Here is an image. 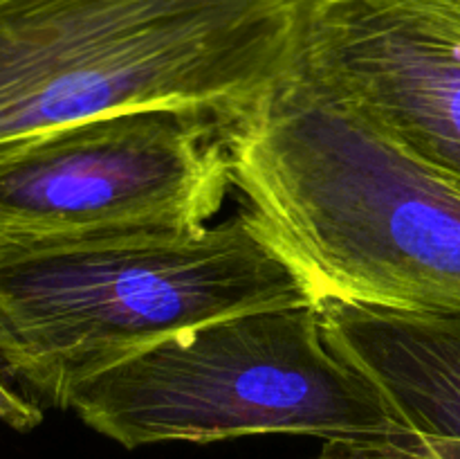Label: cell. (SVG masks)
Listing matches in <instances>:
<instances>
[{
  "label": "cell",
  "mask_w": 460,
  "mask_h": 459,
  "mask_svg": "<svg viewBox=\"0 0 460 459\" xmlns=\"http://www.w3.org/2000/svg\"><path fill=\"white\" fill-rule=\"evenodd\" d=\"M326 342L380 390L400 435L385 459H460V313L322 300Z\"/></svg>",
  "instance_id": "7"
},
{
  "label": "cell",
  "mask_w": 460,
  "mask_h": 459,
  "mask_svg": "<svg viewBox=\"0 0 460 459\" xmlns=\"http://www.w3.org/2000/svg\"><path fill=\"white\" fill-rule=\"evenodd\" d=\"M308 0H0V147L135 111L227 126L299 63Z\"/></svg>",
  "instance_id": "3"
},
{
  "label": "cell",
  "mask_w": 460,
  "mask_h": 459,
  "mask_svg": "<svg viewBox=\"0 0 460 459\" xmlns=\"http://www.w3.org/2000/svg\"><path fill=\"white\" fill-rule=\"evenodd\" d=\"M299 68L460 192V0H308Z\"/></svg>",
  "instance_id": "6"
},
{
  "label": "cell",
  "mask_w": 460,
  "mask_h": 459,
  "mask_svg": "<svg viewBox=\"0 0 460 459\" xmlns=\"http://www.w3.org/2000/svg\"><path fill=\"white\" fill-rule=\"evenodd\" d=\"M81 421L124 448L301 435L313 459H385L398 418L326 342L317 304L247 310L184 331L76 394Z\"/></svg>",
  "instance_id": "4"
},
{
  "label": "cell",
  "mask_w": 460,
  "mask_h": 459,
  "mask_svg": "<svg viewBox=\"0 0 460 459\" xmlns=\"http://www.w3.org/2000/svg\"><path fill=\"white\" fill-rule=\"evenodd\" d=\"M232 187L218 120L135 111L0 147V238L63 241L209 225Z\"/></svg>",
  "instance_id": "5"
},
{
  "label": "cell",
  "mask_w": 460,
  "mask_h": 459,
  "mask_svg": "<svg viewBox=\"0 0 460 459\" xmlns=\"http://www.w3.org/2000/svg\"><path fill=\"white\" fill-rule=\"evenodd\" d=\"M292 304L317 302L247 212L191 232L0 238V372L34 403L70 410L169 338Z\"/></svg>",
  "instance_id": "2"
},
{
  "label": "cell",
  "mask_w": 460,
  "mask_h": 459,
  "mask_svg": "<svg viewBox=\"0 0 460 459\" xmlns=\"http://www.w3.org/2000/svg\"><path fill=\"white\" fill-rule=\"evenodd\" d=\"M225 138L243 212L314 302L460 313V192L299 63Z\"/></svg>",
  "instance_id": "1"
},
{
  "label": "cell",
  "mask_w": 460,
  "mask_h": 459,
  "mask_svg": "<svg viewBox=\"0 0 460 459\" xmlns=\"http://www.w3.org/2000/svg\"><path fill=\"white\" fill-rule=\"evenodd\" d=\"M40 421H43L40 405L18 392L0 372V423L18 432H27L34 430Z\"/></svg>",
  "instance_id": "8"
}]
</instances>
